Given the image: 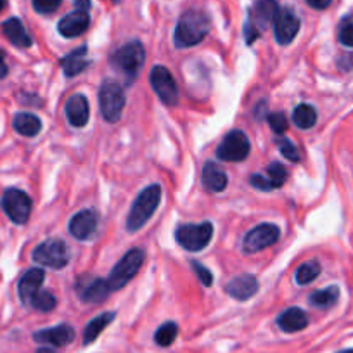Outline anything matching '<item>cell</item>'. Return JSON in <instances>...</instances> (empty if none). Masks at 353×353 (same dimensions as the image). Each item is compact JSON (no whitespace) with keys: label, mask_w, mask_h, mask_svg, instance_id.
<instances>
[{"label":"cell","mask_w":353,"mask_h":353,"mask_svg":"<svg viewBox=\"0 0 353 353\" xmlns=\"http://www.w3.org/2000/svg\"><path fill=\"white\" fill-rule=\"evenodd\" d=\"M43 279H46V274H43L42 269H30L28 272L19 279L18 293L23 303L30 305L32 298L40 291V286L43 284Z\"/></svg>","instance_id":"obj_19"},{"label":"cell","mask_w":353,"mask_h":353,"mask_svg":"<svg viewBox=\"0 0 353 353\" xmlns=\"http://www.w3.org/2000/svg\"><path fill=\"white\" fill-rule=\"evenodd\" d=\"M145 54L144 47H142L141 42H128L127 46L120 47L117 52L111 57V64L114 66V70L120 71L121 74H125L128 81L134 80L135 77L141 71L142 64H144Z\"/></svg>","instance_id":"obj_4"},{"label":"cell","mask_w":353,"mask_h":353,"mask_svg":"<svg viewBox=\"0 0 353 353\" xmlns=\"http://www.w3.org/2000/svg\"><path fill=\"white\" fill-rule=\"evenodd\" d=\"M192 269H194V272L198 274L199 281H201V283L205 284V286H212L213 276H212V272H210V270L206 269L205 265H201V263H199V261H192Z\"/></svg>","instance_id":"obj_37"},{"label":"cell","mask_w":353,"mask_h":353,"mask_svg":"<svg viewBox=\"0 0 353 353\" xmlns=\"http://www.w3.org/2000/svg\"><path fill=\"white\" fill-rule=\"evenodd\" d=\"M225 291L229 296L234 298V300L246 301L256 294L258 281L254 279L253 276H250V274H243V276L239 277H234V279L227 284Z\"/></svg>","instance_id":"obj_18"},{"label":"cell","mask_w":353,"mask_h":353,"mask_svg":"<svg viewBox=\"0 0 353 353\" xmlns=\"http://www.w3.org/2000/svg\"><path fill=\"white\" fill-rule=\"evenodd\" d=\"M33 8L40 14H52L54 11H57L63 0H32Z\"/></svg>","instance_id":"obj_35"},{"label":"cell","mask_w":353,"mask_h":353,"mask_svg":"<svg viewBox=\"0 0 353 353\" xmlns=\"http://www.w3.org/2000/svg\"><path fill=\"white\" fill-rule=\"evenodd\" d=\"M338 39L341 42V46L353 47V16H346L345 19L339 25V32H338Z\"/></svg>","instance_id":"obj_33"},{"label":"cell","mask_w":353,"mask_h":353,"mask_svg":"<svg viewBox=\"0 0 353 353\" xmlns=\"http://www.w3.org/2000/svg\"><path fill=\"white\" fill-rule=\"evenodd\" d=\"M293 121L296 127L307 130V128L314 127L315 121H317V111L310 104H300V106L294 108Z\"/></svg>","instance_id":"obj_27"},{"label":"cell","mask_w":353,"mask_h":353,"mask_svg":"<svg viewBox=\"0 0 353 353\" xmlns=\"http://www.w3.org/2000/svg\"><path fill=\"white\" fill-rule=\"evenodd\" d=\"M78 11H88L90 9V0H74Z\"/></svg>","instance_id":"obj_41"},{"label":"cell","mask_w":353,"mask_h":353,"mask_svg":"<svg viewBox=\"0 0 353 353\" xmlns=\"http://www.w3.org/2000/svg\"><path fill=\"white\" fill-rule=\"evenodd\" d=\"M97 229V215L92 210H81L71 219L70 232L74 239L87 241L94 236Z\"/></svg>","instance_id":"obj_15"},{"label":"cell","mask_w":353,"mask_h":353,"mask_svg":"<svg viewBox=\"0 0 353 353\" xmlns=\"http://www.w3.org/2000/svg\"><path fill=\"white\" fill-rule=\"evenodd\" d=\"M276 142H277V145H279V149H281V152H283L284 158H288L290 161H294V163L300 161V152H298V149L294 148L293 142L288 141L286 137H277Z\"/></svg>","instance_id":"obj_34"},{"label":"cell","mask_w":353,"mask_h":353,"mask_svg":"<svg viewBox=\"0 0 353 353\" xmlns=\"http://www.w3.org/2000/svg\"><path fill=\"white\" fill-rule=\"evenodd\" d=\"M307 4L310 6V8L319 9V11H321V9H325L331 6V0H307Z\"/></svg>","instance_id":"obj_39"},{"label":"cell","mask_w":353,"mask_h":353,"mask_svg":"<svg viewBox=\"0 0 353 353\" xmlns=\"http://www.w3.org/2000/svg\"><path fill=\"white\" fill-rule=\"evenodd\" d=\"M279 241V227L274 223H260L246 234L243 241L244 253H258Z\"/></svg>","instance_id":"obj_12"},{"label":"cell","mask_w":353,"mask_h":353,"mask_svg":"<svg viewBox=\"0 0 353 353\" xmlns=\"http://www.w3.org/2000/svg\"><path fill=\"white\" fill-rule=\"evenodd\" d=\"M37 353H56L52 348H40Z\"/></svg>","instance_id":"obj_42"},{"label":"cell","mask_w":353,"mask_h":353,"mask_svg":"<svg viewBox=\"0 0 353 353\" xmlns=\"http://www.w3.org/2000/svg\"><path fill=\"white\" fill-rule=\"evenodd\" d=\"M2 30H4V35L8 37L12 46L19 47V49H26V47L32 46V37L28 35V32H26L25 26L18 18H11L4 21Z\"/></svg>","instance_id":"obj_23"},{"label":"cell","mask_w":353,"mask_h":353,"mask_svg":"<svg viewBox=\"0 0 353 353\" xmlns=\"http://www.w3.org/2000/svg\"><path fill=\"white\" fill-rule=\"evenodd\" d=\"M210 32V18L201 11H188L181 16L175 28V46L189 49L205 40Z\"/></svg>","instance_id":"obj_1"},{"label":"cell","mask_w":353,"mask_h":353,"mask_svg":"<svg viewBox=\"0 0 353 353\" xmlns=\"http://www.w3.org/2000/svg\"><path fill=\"white\" fill-rule=\"evenodd\" d=\"M251 185L256 189H260V191H272V188H270L269 181H267V176L263 175H258V173H254V175H251Z\"/></svg>","instance_id":"obj_38"},{"label":"cell","mask_w":353,"mask_h":353,"mask_svg":"<svg viewBox=\"0 0 353 353\" xmlns=\"http://www.w3.org/2000/svg\"><path fill=\"white\" fill-rule=\"evenodd\" d=\"M269 123L270 128L274 130V134L283 135L288 130V120L283 113H272L269 114Z\"/></svg>","instance_id":"obj_36"},{"label":"cell","mask_w":353,"mask_h":353,"mask_svg":"<svg viewBox=\"0 0 353 353\" xmlns=\"http://www.w3.org/2000/svg\"><path fill=\"white\" fill-rule=\"evenodd\" d=\"M203 184L208 191L220 192L227 188V173L216 163L208 161L203 168Z\"/></svg>","instance_id":"obj_21"},{"label":"cell","mask_w":353,"mask_h":353,"mask_svg":"<svg viewBox=\"0 0 353 353\" xmlns=\"http://www.w3.org/2000/svg\"><path fill=\"white\" fill-rule=\"evenodd\" d=\"M176 334H179V325H176L175 322H165V324L156 331L154 341L158 343L159 346H170L176 339Z\"/></svg>","instance_id":"obj_30"},{"label":"cell","mask_w":353,"mask_h":353,"mask_svg":"<svg viewBox=\"0 0 353 353\" xmlns=\"http://www.w3.org/2000/svg\"><path fill=\"white\" fill-rule=\"evenodd\" d=\"M339 298V290L336 286H329L325 290L315 291L310 294V303L317 308H331L332 305H336Z\"/></svg>","instance_id":"obj_28"},{"label":"cell","mask_w":353,"mask_h":353,"mask_svg":"<svg viewBox=\"0 0 353 353\" xmlns=\"http://www.w3.org/2000/svg\"><path fill=\"white\" fill-rule=\"evenodd\" d=\"M6 8V0H0V11Z\"/></svg>","instance_id":"obj_43"},{"label":"cell","mask_w":353,"mask_h":353,"mask_svg":"<svg viewBox=\"0 0 353 353\" xmlns=\"http://www.w3.org/2000/svg\"><path fill=\"white\" fill-rule=\"evenodd\" d=\"M114 314L113 312H106V314H101L97 317H94L92 321L88 322L87 327L83 331V343L85 345H90V343L96 341L97 338L101 336V332L108 327V325L113 322Z\"/></svg>","instance_id":"obj_25"},{"label":"cell","mask_w":353,"mask_h":353,"mask_svg":"<svg viewBox=\"0 0 353 353\" xmlns=\"http://www.w3.org/2000/svg\"><path fill=\"white\" fill-rule=\"evenodd\" d=\"M279 6L276 0H256V4L250 9L248 23L244 26V37L248 43H253L263 30L269 28L277 18Z\"/></svg>","instance_id":"obj_3"},{"label":"cell","mask_w":353,"mask_h":353,"mask_svg":"<svg viewBox=\"0 0 353 353\" xmlns=\"http://www.w3.org/2000/svg\"><path fill=\"white\" fill-rule=\"evenodd\" d=\"M78 296L81 298L87 303H101V301L106 300L110 296V284L104 279H92V277H87V279H81L77 286Z\"/></svg>","instance_id":"obj_14"},{"label":"cell","mask_w":353,"mask_h":353,"mask_svg":"<svg viewBox=\"0 0 353 353\" xmlns=\"http://www.w3.org/2000/svg\"><path fill=\"white\" fill-rule=\"evenodd\" d=\"M88 25H90V18H88L87 11H74L71 14L64 16L63 19L57 25V30L63 37L66 39H74V37H80L81 33L87 32Z\"/></svg>","instance_id":"obj_16"},{"label":"cell","mask_w":353,"mask_h":353,"mask_svg":"<svg viewBox=\"0 0 353 353\" xmlns=\"http://www.w3.org/2000/svg\"><path fill=\"white\" fill-rule=\"evenodd\" d=\"M277 325L283 329L284 332H298L308 325V317L301 308H288L277 319Z\"/></svg>","instance_id":"obj_22"},{"label":"cell","mask_w":353,"mask_h":353,"mask_svg":"<svg viewBox=\"0 0 353 353\" xmlns=\"http://www.w3.org/2000/svg\"><path fill=\"white\" fill-rule=\"evenodd\" d=\"M267 181H269L270 188L272 189L283 188L284 182L288 181V170L284 168L281 163H272V165L267 168Z\"/></svg>","instance_id":"obj_32"},{"label":"cell","mask_w":353,"mask_h":353,"mask_svg":"<svg viewBox=\"0 0 353 353\" xmlns=\"http://www.w3.org/2000/svg\"><path fill=\"white\" fill-rule=\"evenodd\" d=\"M30 305H32V307L35 308V310L50 312V310H54V308H56L57 301H56V296H54L52 293H49V291L40 290L39 293H37L35 296L32 298Z\"/></svg>","instance_id":"obj_31"},{"label":"cell","mask_w":353,"mask_h":353,"mask_svg":"<svg viewBox=\"0 0 353 353\" xmlns=\"http://www.w3.org/2000/svg\"><path fill=\"white\" fill-rule=\"evenodd\" d=\"M2 208H4L6 215L12 220L14 223L21 225L26 223L32 213V199L26 192L19 191V189H8L2 198Z\"/></svg>","instance_id":"obj_10"},{"label":"cell","mask_w":353,"mask_h":353,"mask_svg":"<svg viewBox=\"0 0 353 353\" xmlns=\"http://www.w3.org/2000/svg\"><path fill=\"white\" fill-rule=\"evenodd\" d=\"M14 128L25 137H35L42 130V121L32 113H19L14 117Z\"/></svg>","instance_id":"obj_26"},{"label":"cell","mask_w":353,"mask_h":353,"mask_svg":"<svg viewBox=\"0 0 353 353\" xmlns=\"http://www.w3.org/2000/svg\"><path fill=\"white\" fill-rule=\"evenodd\" d=\"M61 64H63V71L66 77H74V74L81 73L88 66L87 47H81V49L70 52L66 57H63Z\"/></svg>","instance_id":"obj_24"},{"label":"cell","mask_w":353,"mask_h":353,"mask_svg":"<svg viewBox=\"0 0 353 353\" xmlns=\"http://www.w3.org/2000/svg\"><path fill=\"white\" fill-rule=\"evenodd\" d=\"M319 274H321V265H319V261H315V260L307 261V263H303L298 267L296 283L301 284V286H305V284H310L312 281L317 279Z\"/></svg>","instance_id":"obj_29"},{"label":"cell","mask_w":353,"mask_h":353,"mask_svg":"<svg viewBox=\"0 0 353 353\" xmlns=\"http://www.w3.org/2000/svg\"><path fill=\"white\" fill-rule=\"evenodd\" d=\"M151 85L154 88V92L158 94L159 99L166 104V106L173 108L179 103V88H176L173 74L170 73L168 68L165 66H154L151 70Z\"/></svg>","instance_id":"obj_11"},{"label":"cell","mask_w":353,"mask_h":353,"mask_svg":"<svg viewBox=\"0 0 353 353\" xmlns=\"http://www.w3.org/2000/svg\"><path fill=\"white\" fill-rule=\"evenodd\" d=\"M159 201H161V188H159L158 184L145 188L144 191L137 196V199H135L134 205H132L130 213H128V232H135V230L142 229V227L148 223V220L152 216V213L158 210Z\"/></svg>","instance_id":"obj_2"},{"label":"cell","mask_w":353,"mask_h":353,"mask_svg":"<svg viewBox=\"0 0 353 353\" xmlns=\"http://www.w3.org/2000/svg\"><path fill=\"white\" fill-rule=\"evenodd\" d=\"M99 104L104 120L108 123H117L125 108L123 88L114 81H104L99 90Z\"/></svg>","instance_id":"obj_7"},{"label":"cell","mask_w":353,"mask_h":353,"mask_svg":"<svg viewBox=\"0 0 353 353\" xmlns=\"http://www.w3.org/2000/svg\"><path fill=\"white\" fill-rule=\"evenodd\" d=\"M175 237L184 250L201 251L212 241L213 225L210 222L198 223V225H194V223H185V225H181L176 229Z\"/></svg>","instance_id":"obj_8"},{"label":"cell","mask_w":353,"mask_h":353,"mask_svg":"<svg viewBox=\"0 0 353 353\" xmlns=\"http://www.w3.org/2000/svg\"><path fill=\"white\" fill-rule=\"evenodd\" d=\"M33 260L50 269H64L70 263V248L61 239H47L35 248Z\"/></svg>","instance_id":"obj_6"},{"label":"cell","mask_w":353,"mask_h":353,"mask_svg":"<svg viewBox=\"0 0 353 353\" xmlns=\"http://www.w3.org/2000/svg\"><path fill=\"white\" fill-rule=\"evenodd\" d=\"M8 74V66H6V56L4 52L0 50V80Z\"/></svg>","instance_id":"obj_40"},{"label":"cell","mask_w":353,"mask_h":353,"mask_svg":"<svg viewBox=\"0 0 353 353\" xmlns=\"http://www.w3.org/2000/svg\"><path fill=\"white\" fill-rule=\"evenodd\" d=\"M66 117L73 127H85L88 121V117H90L87 97L81 96V94L71 96L66 103Z\"/></svg>","instance_id":"obj_20"},{"label":"cell","mask_w":353,"mask_h":353,"mask_svg":"<svg viewBox=\"0 0 353 353\" xmlns=\"http://www.w3.org/2000/svg\"><path fill=\"white\" fill-rule=\"evenodd\" d=\"M74 329L68 324L56 325V327L43 329V331H39L33 334L35 341L39 343H47V345L52 346H66L70 345L74 339Z\"/></svg>","instance_id":"obj_17"},{"label":"cell","mask_w":353,"mask_h":353,"mask_svg":"<svg viewBox=\"0 0 353 353\" xmlns=\"http://www.w3.org/2000/svg\"><path fill=\"white\" fill-rule=\"evenodd\" d=\"M144 251L142 250H130L117 265H114V269L111 270V276L108 279V284H110L111 290H121V288L127 286L137 272L141 270L142 263H144Z\"/></svg>","instance_id":"obj_5"},{"label":"cell","mask_w":353,"mask_h":353,"mask_svg":"<svg viewBox=\"0 0 353 353\" xmlns=\"http://www.w3.org/2000/svg\"><path fill=\"white\" fill-rule=\"evenodd\" d=\"M298 30H300V19L296 18V14L291 9H279L276 21H274L277 42L281 46L291 43L294 37L298 35Z\"/></svg>","instance_id":"obj_13"},{"label":"cell","mask_w":353,"mask_h":353,"mask_svg":"<svg viewBox=\"0 0 353 353\" xmlns=\"http://www.w3.org/2000/svg\"><path fill=\"white\" fill-rule=\"evenodd\" d=\"M248 154H250V139L241 130L229 132L216 149L220 161H244Z\"/></svg>","instance_id":"obj_9"},{"label":"cell","mask_w":353,"mask_h":353,"mask_svg":"<svg viewBox=\"0 0 353 353\" xmlns=\"http://www.w3.org/2000/svg\"><path fill=\"white\" fill-rule=\"evenodd\" d=\"M338 353H353V348H350V350H343V352H338Z\"/></svg>","instance_id":"obj_44"}]
</instances>
